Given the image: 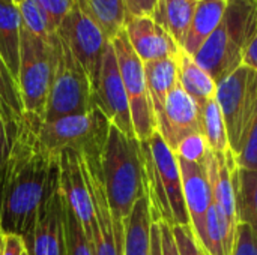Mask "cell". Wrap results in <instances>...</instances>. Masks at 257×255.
I'll return each mask as SVG.
<instances>
[{
  "instance_id": "obj_1",
  "label": "cell",
  "mask_w": 257,
  "mask_h": 255,
  "mask_svg": "<svg viewBox=\"0 0 257 255\" xmlns=\"http://www.w3.org/2000/svg\"><path fill=\"white\" fill-rule=\"evenodd\" d=\"M41 117L24 113L11 147L8 173L0 203L3 234L29 236L44 200L60 186V156L50 155L39 143L36 126Z\"/></svg>"
},
{
  "instance_id": "obj_2",
  "label": "cell",
  "mask_w": 257,
  "mask_h": 255,
  "mask_svg": "<svg viewBox=\"0 0 257 255\" xmlns=\"http://www.w3.org/2000/svg\"><path fill=\"white\" fill-rule=\"evenodd\" d=\"M99 165L111 218L123 221L134 204L146 194L140 141L111 125Z\"/></svg>"
},
{
  "instance_id": "obj_3",
  "label": "cell",
  "mask_w": 257,
  "mask_h": 255,
  "mask_svg": "<svg viewBox=\"0 0 257 255\" xmlns=\"http://www.w3.org/2000/svg\"><path fill=\"white\" fill-rule=\"evenodd\" d=\"M256 29L257 0H227L218 27L193 59L218 84L242 65L245 48Z\"/></svg>"
},
{
  "instance_id": "obj_4",
  "label": "cell",
  "mask_w": 257,
  "mask_h": 255,
  "mask_svg": "<svg viewBox=\"0 0 257 255\" xmlns=\"http://www.w3.org/2000/svg\"><path fill=\"white\" fill-rule=\"evenodd\" d=\"M111 123L105 114L93 107L83 114L65 116L51 122L38 120L36 134L41 146L53 156L63 150H74L78 155L101 161Z\"/></svg>"
},
{
  "instance_id": "obj_5",
  "label": "cell",
  "mask_w": 257,
  "mask_h": 255,
  "mask_svg": "<svg viewBox=\"0 0 257 255\" xmlns=\"http://www.w3.org/2000/svg\"><path fill=\"white\" fill-rule=\"evenodd\" d=\"M57 62V35L42 39L21 27L18 90L24 113L44 119Z\"/></svg>"
},
{
  "instance_id": "obj_6",
  "label": "cell",
  "mask_w": 257,
  "mask_h": 255,
  "mask_svg": "<svg viewBox=\"0 0 257 255\" xmlns=\"http://www.w3.org/2000/svg\"><path fill=\"white\" fill-rule=\"evenodd\" d=\"M92 83L72 51L57 36V62L47 99L44 122L83 114L93 108Z\"/></svg>"
},
{
  "instance_id": "obj_7",
  "label": "cell",
  "mask_w": 257,
  "mask_h": 255,
  "mask_svg": "<svg viewBox=\"0 0 257 255\" xmlns=\"http://www.w3.org/2000/svg\"><path fill=\"white\" fill-rule=\"evenodd\" d=\"M215 101L224 117L229 147L238 155L257 113L256 71L241 65L217 84Z\"/></svg>"
},
{
  "instance_id": "obj_8",
  "label": "cell",
  "mask_w": 257,
  "mask_h": 255,
  "mask_svg": "<svg viewBox=\"0 0 257 255\" xmlns=\"http://www.w3.org/2000/svg\"><path fill=\"white\" fill-rule=\"evenodd\" d=\"M123 87L130 102L131 120L136 138L139 141H146L157 131V120L152 110L143 62L134 53L125 30H122L111 41Z\"/></svg>"
},
{
  "instance_id": "obj_9",
  "label": "cell",
  "mask_w": 257,
  "mask_h": 255,
  "mask_svg": "<svg viewBox=\"0 0 257 255\" xmlns=\"http://www.w3.org/2000/svg\"><path fill=\"white\" fill-rule=\"evenodd\" d=\"M56 35L66 44L83 66L93 90L99 77L102 57L110 41L104 36L98 24L78 6V3H75L71 12L65 17L56 30Z\"/></svg>"
},
{
  "instance_id": "obj_10",
  "label": "cell",
  "mask_w": 257,
  "mask_h": 255,
  "mask_svg": "<svg viewBox=\"0 0 257 255\" xmlns=\"http://www.w3.org/2000/svg\"><path fill=\"white\" fill-rule=\"evenodd\" d=\"M83 176L89 186L96 227L92 239L93 255H123V221L111 218L105 191L102 186L99 161L80 155Z\"/></svg>"
},
{
  "instance_id": "obj_11",
  "label": "cell",
  "mask_w": 257,
  "mask_h": 255,
  "mask_svg": "<svg viewBox=\"0 0 257 255\" xmlns=\"http://www.w3.org/2000/svg\"><path fill=\"white\" fill-rule=\"evenodd\" d=\"M93 105L98 107L105 114L108 122L120 132L128 137H136L128 96L111 42L108 44L102 57L99 77L93 89Z\"/></svg>"
},
{
  "instance_id": "obj_12",
  "label": "cell",
  "mask_w": 257,
  "mask_h": 255,
  "mask_svg": "<svg viewBox=\"0 0 257 255\" xmlns=\"http://www.w3.org/2000/svg\"><path fill=\"white\" fill-rule=\"evenodd\" d=\"M157 131L173 152L185 138L203 135L200 108L179 83L169 93L163 113L157 117Z\"/></svg>"
},
{
  "instance_id": "obj_13",
  "label": "cell",
  "mask_w": 257,
  "mask_h": 255,
  "mask_svg": "<svg viewBox=\"0 0 257 255\" xmlns=\"http://www.w3.org/2000/svg\"><path fill=\"white\" fill-rule=\"evenodd\" d=\"M23 240L27 255H68L60 186L44 200L33 231Z\"/></svg>"
},
{
  "instance_id": "obj_14",
  "label": "cell",
  "mask_w": 257,
  "mask_h": 255,
  "mask_svg": "<svg viewBox=\"0 0 257 255\" xmlns=\"http://www.w3.org/2000/svg\"><path fill=\"white\" fill-rule=\"evenodd\" d=\"M60 194L65 204L74 212L80 224L83 225L84 234L92 245L93 231L96 227L93 201L83 176L80 155L74 150H63L60 153Z\"/></svg>"
},
{
  "instance_id": "obj_15",
  "label": "cell",
  "mask_w": 257,
  "mask_h": 255,
  "mask_svg": "<svg viewBox=\"0 0 257 255\" xmlns=\"http://www.w3.org/2000/svg\"><path fill=\"white\" fill-rule=\"evenodd\" d=\"M178 164L181 170L182 177V189H184V198L185 206L190 216V225L202 243V246L206 249V215L212 204V192L211 185L208 180V173L203 164L190 162L179 156Z\"/></svg>"
},
{
  "instance_id": "obj_16",
  "label": "cell",
  "mask_w": 257,
  "mask_h": 255,
  "mask_svg": "<svg viewBox=\"0 0 257 255\" xmlns=\"http://www.w3.org/2000/svg\"><path fill=\"white\" fill-rule=\"evenodd\" d=\"M148 141L157 173L163 183L164 192L169 200V206L173 215L175 225H190V216L185 206L184 189H182V177L178 164V158L175 152L166 144L158 131L152 134Z\"/></svg>"
},
{
  "instance_id": "obj_17",
  "label": "cell",
  "mask_w": 257,
  "mask_h": 255,
  "mask_svg": "<svg viewBox=\"0 0 257 255\" xmlns=\"http://www.w3.org/2000/svg\"><path fill=\"white\" fill-rule=\"evenodd\" d=\"M123 30L134 53L143 63L176 57L182 50L151 15L126 18Z\"/></svg>"
},
{
  "instance_id": "obj_18",
  "label": "cell",
  "mask_w": 257,
  "mask_h": 255,
  "mask_svg": "<svg viewBox=\"0 0 257 255\" xmlns=\"http://www.w3.org/2000/svg\"><path fill=\"white\" fill-rule=\"evenodd\" d=\"M143 68H145L146 86H148L152 110L157 120V117L163 113L169 93L179 83L178 56L146 62L143 63Z\"/></svg>"
},
{
  "instance_id": "obj_19",
  "label": "cell",
  "mask_w": 257,
  "mask_h": 255,
  "mask_svg": "<svg viewBox=\"0 0 257 255\" xmlns=\"http://www.w3.org/2000/svg\"><path fill=\"white\" fill-rule=\"evenodd\" d=\"M227 8V0H199L194 9L182 50L191 57L218 27Z\"/></svg>"
},
{
  "instance_id": "obj_20",
  "label": "cell",
  "mask_w": 257,
  "mask_h": 255,
  "mask_svg": "<svg viewBox=\"0 0 257 255\" xmlns=\"http://www.w3.org/2000/svg\"><path fill=\"white\" fill-rule=\"evenodd\" d=\"M151 203L145 194L123 219V255H151Z\"/></svg>"
},
{
  "instance_id": "obj_21",
  "label": "cell",
  "mask_w": 257,
  "mask_h": 255,
  "mask_svg": "<svg viewBox=\"0 0 257 255\" xmlns=\"http://www.w3.org/2000/svg\"><path fill=\"white\" fill-rule=\"evenodd\" d=\"M20 42L21 20L18 8L12 0H0V57L15 81L20 68Z\"/></svg>"
},
{
  "instance_id": "obj_22",
  "label": "cell",
  "mask_w": 257,
  "mask_h": 255,
  "mask_svg": "<svg viewBox=\"0 0 257 255\" xmlns=\"http://www.w3.org/2000/svg\"><path fill=\"white\" fill-rule=\"evenodd\" d=\"M197 2L194 0H158L152 18L182 48Z\"/></svg>"
},
{
  "instance_id": "obj_23",
  "label": "cell",
  "mask_w": 257,
  "mask_h": 255,
  "mask_svg": "<svg viewBox=\"0 0 257 255\" xmlns=\"http://www.w3.org/2000/svg\"><path fill=\"white\" fill-rule=\"evenodd\" d=\"M23 102L18 84L0 57V117L5 123L9 146L12 147L23 122Z\"/></svg>"
},
{
  "instance_id": "obj_24",
  "label": "cell",
  "mask_w": 257,
  "mask_h": 255,
  "mask_svg": "<svg viewBox=\"0 0 257 255\" xmlns=\"http://www.w3.org/2000/svg\"><path fill=\"white\" fill-rule=\"evenodd\" d=\"M238 222L247 224L257 234V170H230Z\"/></svg>"
},
{
  "instance_id": "obj_25",
  "label": "cell",
  "mask_w": 257,
  "mask_h": 255,
  "mask_svg": "<svg viewBox=\"0 0 257 255\" xmlns=\"http://www.w3.org/2000/svg\"><path fill=\"white\" fill-rule=\"evenodd\" d=\"M178 69L181 87L197 102L199 108L206 101L215 98L217 83L184 50H181L178 54Z\"/></svg>"
},
{
  "instance_id": "obj_26",
  "label": "cell",
  "mask_w": 257,
  "mask_h": 255,
  "mask_svg": "<svg viewBox=\"0 0 257 255\" xmlns=\"http://www.w3.org/2000/svg\"><path fill=\"white\" fill-rule=\"evenodd\" d=\"M77 3L110 42L123 30L128 17L123 0H77Z\"/></svg>"
},
{
  "instance_id": "obj_27",
  "label": "cell",
  "mask_w": 257,
  "mask_h": 255,
  "mask_svg": "<svg viewBox=\"0 0 257 255\" xmlns=\"http://www.w3.org/2000/svg\"><path fill=\"white\" fill-rule=\"evenodd\" d=\"M200 114H202L203 137L206 138L209 149L215 153H224L226 150H229L230 147H229L224 117L215 98L206 101L200 107Z\"/></svg>"
},
{
  "instance_id": "obj_28",
  "label": "cell",
  "mask_w": 257,
  "mask_h": 255,
  "mask_svg": "<svg viewBox=\"0 0 257 255\" xmlns=\"http://www.w3.org/2000/svg\"><path fill=\"white\" fill-rule=\"evenodd\" d=\"M21 20V27L33 36L48 39L51 35L48 20L45 12L42 11L38 0H23L17 5Z\"/></svg>"
},
{
  "instance_id": "obj_29",
  "label": "cell",
  "mask_w": 257,
  "mask_h": 255,
  "mask_svg": "<svg viewBox=\"0 0 257 255\" xmlns=\"http://www.w3.org/2000/svg\"><path fill=\"white\" fill-rule=\"evenodd\" d=\"M65 237H66V252L68 255H93L92 245L84 234L83 225L74 215V212L65 204Z\"/></svg>"
},
{
  "instance_id": "obj_30",
  "label": "cell",
  "mask_w": 257,
  "mask_h": 255,
  "mask_svg": "<svg viewBox=\"0 0 257 255\" xmlns=\"http://www.w3.org/2000/svg\"><path fill=\"white\" fill-rule=\"evenodd\" d=\"M235 159L239 168L257 170V113L247 131L241 152L235 155Z\"/></svg>"
},
{
  "instance_id": "obj_31",
  "label": "cell",
  "mask_w": 257,
  "mask_h": 255,
  "mask_svg": "<svg viewBox=\"0 0 257 255\" xmlns=\"http://www.w3.org/2000/svg\"><path fill=\"white\" fill-rule=\"evenodd\" d=\"M172 231L179 255H209L196 237L191 225H173Z\"/></svg>"
},
{
  "instance_id": "obj_32",
  "label": "cell",
  "mask_w": 257,
  "mask_h": 255,
  "mask_svg": "<svg viewBox=\"0 0 257 255\" xmlns=\"http://www.w3.org/2000/svg\"><path fill=\"white\" fill-rule=\"evenodd\" d=\"M208 152H209V146L206 143V138L202 134H197V135H191V137L185 138L178 146L175 155L185 161H190V162L203 164Z\"/></svg>"
},
{
  "instance_id": "obj_33",
  "label": "cell",
  "mask_w": 257,
  "mask_h": 255,
  "mask_svg": "<svg viewBox=\"0 0 257 255\" xmlns=\"http://www.w3.org/2000/svg\"><path fill=\"white\" fill-rule=\"evenodd\" d=\"M38 3L47 15L51 33H56L65 17L75 6L77 0H38Z\"/></svg>"
},
{
  "instance_id": "obj_34",
  "label": "cell",
  "mask_w": 257,
  "mask_h": 255,
  "mask_svg": "<svg viewBox=\"0 0 257 255\" xmlns=\"http://www.w3.org/2000/svg\"><path fill=\"white\" fill-rule=\"evenodd\" d=\"M233 255H257V234L247 224H238Z\"/></svg>"
},
{
  "instance_id": "obj_35",
  "label": "cell",
  "mask_w": 257,
  "mask_h": 255,
  "mask_svg": "<svg viewBox=\"0 0 257 255\" xmlns=\"http://www.w3.org/2000/svg\"><path fill=\"white\" fill-rule=\"evenodd\" d=\"M9 153H11V146L8 141L5 123L0 117V203H2V194L5 188V180H6V173H8V161H9Z\"/></svg>"
},
{
  "instance_id": "obj_36",
  "label": "cell",
  "mask_w": 257,
  "mask_h": 255,
  "mask_svg": "<svg viewBox=\"0 0 257 255\" xmlns=\"http://www.w3.org/2000/svg\"><path fill=\"white\" fill-rule=\"evenodd\" d=\"M126 8V18L152 15L158 0H123Z\"/></svg>"
},
{
  "instance_id": "obj_37",
  "label": "cell",
  "mask_w": 257,
  "mask_h": 255,
  "mask_svg": "<svg viewBox=\"0 0 257 255\" xmlns=\"http://www.w3.org/2000/svg\"><path fill=\"white\" fill-rule=\"evenodd\" d=\"M158 225H160V233H161L163 255H179L175 237H173L172 227L167 222H164V221H158Z\"/></svg>"
},
{
  "instance_id": "obj_38",
  "label": "cell",
  "mask_w": 257,
  "mask_h": 255,
  "mask_svg": "<svg viewBox=\"0 0 257 255\" xmlns=\"http://www.w3.org/2000/svg\"><path fill=\"white\" fill-rule=\"evenodd\" d=\"M26 246L23 237L17 234H3L2 255H24Z\"/></svg>"
},
{
  "instance_id": "obj_39",
  "label": "cell",
  "mask_w": 257,
  "mask_h": 255,
  "mask_svg": "<svg viewBox=\"0 0 257 255\" xmlns=\"http://www.w3.org/2000/svg\"><path fill=\"white\" fill-rule=\"evenodd\" d=\"M242 65L254 69L257 72V29L250 41V44L247 45L245 48V53H244V57H242Z\"/></svg>"
},
{
  "instance_id": "obj_40",
  "label": "cell",
  "mask_w": 257,
  "mask_h": 255,
  "mask_svg": "<svg viewBox=\"0 0 257 255\" xmlns=\"http://www.w3.org/2000/svg\"><path fill=\"white\" fill-rule=\"evenodd\" d=\"M151 255H163L161 233H160L158 222H152V227H151Z\"/></svg>"
},
{
  "instance_id": "obj_41",
  "label": "cell",
  "mask_w": 257,
  "mask_h": 255,
  "mask_svg": "<svg viewBox=\"0 0 257 255\" xmlns=\"http://www.w3.org/2000/svg\"><path fill=\"white\" fill-rule=\"evenodd\" d=\"M2 248H3V233L0 230V255H2Z\"/></svg>"
},
{
  "instance_id": "obj_42",
  "label": "cell",
  "mask_w": 257,
  "mask_h": 255,
  "mask_svg": "<svg viewBox=\"0 0 257 255\" xmlns=\"http://www.w3.org/2000/svg\"><path fill=\"white\" fill-rule=\"evenodd\" d=\"M12 2H14L15 5H18V3H20V2H23V0H12Z\"/></svg>"
},
{
  "instance_id": "obj_43",
  "label": "cell",
  "mask_w": 257,
  "mask_h": 255,
  "mask_svg": "<svg viewBox=\"0 0 257 255\" xmlns=\"http://www.w3.org/2000/svg\"><path fill=\"white\" fill-rule=\"evenodd\" d=\"M24 255H27V252H24Z\"/></svg>"
},
{
  "instance_id": "obj_44",
  "label": "cell",
  "mask_w": 257,
  "mask_h": 255,
  "mask_svg": "<svg viewBox=\"0 0 257 255\" xmlns=\"http://www.w3.org/2000/svg\"><path fill=\"white\" fill-rule=\"evenodd\" d=\"M194 2H199V0H194Z\"/></svg>"
}]
</instances>
